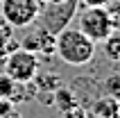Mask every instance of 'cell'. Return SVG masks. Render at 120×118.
<instances>
[{
    "instance_id": "obj_11",
    "label": "cell",
    "mask_w": 120,
    "mask_h": 118,
    "mask_svg": "<svg viewBox=\"0 0 120 118\" xmlns=\"http://www.w3.org/2000/svg\"><path fill=\"white\" fill-rule=\"evenodd\" d=\"M104 9L109 14V20H111L113 32H120V0H109Z\"/></svg>"
},
{
    "instance_id": "obj_3",
    "label": "cell",
    "mask_w": 120,
    "mask_h": 118,
    "mask_svg": "<svg viewBox=\"0 0 120 118\" xmlns=\"http://www.w3.org/2000/svg\"><path fill=\"white\" fill-rule=\"evenodd\" d=\"M77 0H59V2H50V5L41 7L39 18L41 27L50 30L52 34H59L64 27H68L73 23L75 14H77Z\"/></svg>"
},
{
    "instance_id": "obj_7",
    "label": "cell",
    "mask_w": 120,
    "mask_h": 118,
    "mask_svg": "<svg viewBox=\"0 0 120 118\" xmlns=\"http://www.w3.org/2000/svg\"><path fill=\"white\" fill-rule=\"evenodd\" d=\"M91 114H93L95 118H109V116H113V114H118V100L111 98V95H104V98L95 100V105L91 107Z\"/></svg>"
},
{
    "instance_id": "obj_5",
    "label": "cell",
    "mask_w": 120,
    "mask_h": 118,
    "mask_svg": "<svg viewBox=\"0 0 120 118\" xmlns=\"http://www.w3.org/2000/svg\"><path fill=\"white\" fill-rule=\"evenodd\" d=\"M5 75L11 77L14 82H30V79L36 77L39 73V57L25 48H16L7 55L5 59Z\"/></svg>"
},
{
    "instance_id": "obj_15",
    "label": "cell",
    "mask_w": 120,
    "mask_h": 118,
    "mask_svg": "<svg viewBox=\"0 0 120 118\" xmlns=\"http://www.w3.org/2000/svg\"><path fill=\"white\" fill-rule=\"evenodd\" d=\"M61 116L64 118H86V111H84L79 105H75V107H70V109H66V111H61Z\"/></svg>"
},
{
    "instance_id": "obj_1",
    "label": "cell",
    "mask_w": 120,
    "mask_h": 118,
    "mask_svg": "<svg viewBox=\"0 0 120 118\" xmlns=\"http://www.w3.org/2000/svg\"><path fill=\"white\" fill-rule=\"evenodd\" d=\"M98 43L93 39H88L86 34L77 30V27H64L57 34V46L54 52L61 57V61H66L68 66H86L91 59L95 57Z\"/></svg>"
},
{
    "instance_id": "obj_19",
    "label": "cell",
    "mask_w": 120,
    "mask_h": 118,
    "mask_svg": "<svg viewBox=\"0 0 120 118\" xmlns=\"http://www.w3.org/2000/svg\"><path fill=\"white\" fill-rule=\"evenodd\" d=\"M109 118H120V114H113V116H109Z\"/></svg>"
},
{
    "instance_id": "obj_6",
    "label": "cell",
    "mask_w": 120,
    "mask_h": 118,
    "mask_svg": "<svg viewBox=\"0 0 120 118\" xmlns=\"http://www.w3.org/2000/svg\"><path fill=\"white\" fill-rule=\"evenodd\" d=\"M20 46L25 48V50H30V52H34V55L52 57L54 55V46H57V34H52L50 30H45V27L39 25L36 30H32V32L23 39Z\"/></svg>"
},
{
    "instance_id": "obj_9",
    "label": "cell",
    "mask_w": 120,
    "mask_h": 118,
    "mask_svg": "<svg viewBox=\"0 0 120 118\" xmlns=\"http://www.w3.org/2000/svg\"><path fill=\"white\" fill-rule=\"evenodd\" d=\"M102 43H104V52H107V57L113 59V61H120V34L111 32Z\"/></svg>"
},
{
    "instance_id": "obj_21",
    "label": "cell",
    "mask_w": 120,
    "mask_h": 118,
    "mask_svg": "<svg viewBox=\"0 0 120 118\" xmlns=\"http://www.w3.org/2000/svg\"><path fill=\"white\" fill-rule=\"evenodd\" d=\"M0 5H2V0H0Z\"/></svg>"
},
{
    "instance_id": "obj_4",
    "label": "cell",
    "mask_w": 120,
    "mask_h": 118,
    "mask_svg": "<svg viewBox=\"0 0 120 118\" xmlns=\"http://www.w3.org/2000/svg\"><path fill=\"white\" fill-rule=\"evenodd\" d=\"M41 7L36 0H2L0 5V16L5 23L14 27V30H23L36 23Z\"/></svg>"
},
{
    "instance_id": "obj_2",
    "label": "cell",
    "mask_w": 120,
    "mask_h": 118,
    "mask_svg": "<svg viewBox=\"0 0 120 118\" xmlns=\"http://www.w3.org/2000/svg\"><path fill=\"white\" fill-rule=\"evenodd\" d=\"M77 30H82L95 43H102L109 34L113 32L109 14H107L104 7H84L77 14Z\"/></svg>"
},
{
    "instance_id": "obj_13",
    "label": "cell",
    "mask_w": 120,
    "mask_h": 118,
    "mask_svg": "<svg viewBox=\"0 0 120 118\" xmlns=\"http://www.w3.org/2000/svg\"><path fill=\"white\" fill-rule=\"evenodd\" d=\"M11 30H14V27L9 25V23L0 20V52H5V46L9 43V39H14V36H11Z\"/></svg>"
},
{
    "instance_id": "obj_14",
    "label": "cell",
    "mask_w": 120,
    "mask_h": 118,
    "mask_svg": "<svg viewBox=\"0 0 120 118\" xmlns=\"http://www.w3.org/2000/svg\"><path fill=\"white\" fill-rule=\"evenodd\" d=\"M14 86H16V82H14L11 77H7V75H0V98H11Z\"/></svg>"
},
{
    "instance_id": "obj_17",
    "label": "cell",
    "mask_w": 120,
    "mask_h": 118,
    "mask_svg": "<svg viewBox=\"0 0 120 118\" xmlns=\"http://www.w3.org/2000/svg\"><path fill=\"white\" fill-rule=\"evenodd\" d=\"M82 7H107L109 0H77Z\"/></svg>"
},
{
    "instance_id": "obj_12",
    "label": "cell",
    "mask_w": 120,
    "mask_h": 118,
    "mask_svg": "<svg viewBox=\"0 0 120 118\" xmlns=\"http://www.w3.org/2000/svg\"><path fill=\"white\" fill-rule=\"evenodd\" d=\"M104 89H107V95L118 100L120 98V75H109L107 82H104Z\"/></svg>"
},
{
    "instance_id": "obj_16",
    "label": "cell",
    "mask_w": 120,
    "mask_h": 118,
    "mask_svg": "<svg viewBox=\"0 0 120 118\" xmlns=\"http://www.w3.org/2000/svg\"><path fill=\"white\" fill-rule=\"evenodd\" d=\"M14 109V102L9 98H0V118H5L7 114Z\"/></svg>"
},
{
    "instance_id": "obj_8",
    "label": "cell",
    "mask_w": 120,
    "mask_h": 118,
    "mask_svg": "<svg viewBox=\"0 0 120 118\" xmlns=\"http://www.w3.org/2000/svg\"><path fill=\"white\" fill-rule=\"evenodd\" d=\"M34 84H36V89H39V91L54 93V91L61 86V77H59V75H54V73H45V75L36 73V77H34Z\"/></svg>"
},
{
    "instance_id": "obj_10",
    "label": "cell",
    "mask_w": 120,
    "mask_h": 118,
    "mask_svg": "<svg viewBox=\"0 0 120 118\" xmlns=\"http://www.w3.org/2000/svg\"><path fill=\"white\" fill-rule=\"evenodd\" d=\"M54 98H57V107H59L61 111H66V109H70V107H75L77 105V100H75V95H73V91L70 89H57L54 91Z\"/></svg>"
},
{
    "instance_id": "obj_20",
    "label": "cell",
    "mask_w": 120,
    "mask_h": 118,
    "mask_svg": "<svg viewBox=\"0 0 120 118\" xmlns=\"http://www.w3.org/2000/svg\"><path fill=\"white\" fill-rule=\"evenodd\" d=\"M118 114H120V98H118Z\"/></svg>"
},
{
    "instance_id": "obj_18",
    "label": "cell",
    "mask_w": 120,
    "mask_h": 118,
    "mask_svg": "<svg viewBox=\"0 0 120 118\" xmlns=\"http://www.w3.org/2000/svg\"><path fill=\"white\" fill-rule=\"evenodd\" d=\"M39 2V7H45V5H50V2H59V0H36Z\"/></svg>"
}]
</instances>
